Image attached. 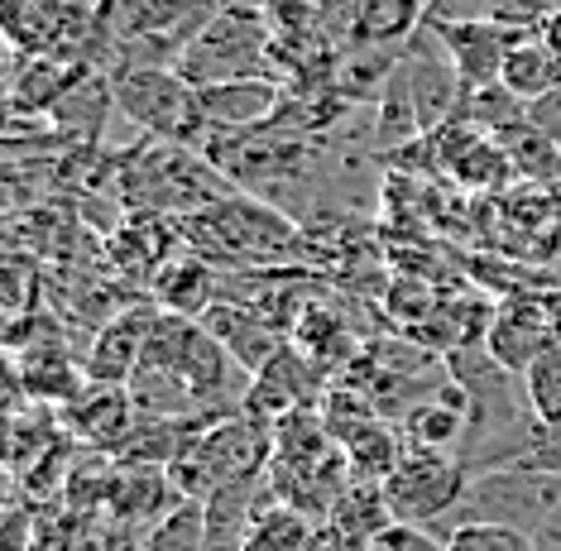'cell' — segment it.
Masks as SVG:
<instances>
[{
  "label": "cell",
  "instance_id": "6da1fadb",
  "mask_svg": "<svg viewBox=\"0 0 561 551\" xmlns=\"http://www.w3.org/2000/svg\"><path fill=\"white\" fill-rule=\"evenodd\" d=\"M254 0L226 5L193 34V44H183V58L173 62L178 72L193 87H216V82H236V77H260V68L270 62V24H260V15H250Z\"/></svg>",
  "mask_w": 561,
  "mask_h": 551
},
{
  "label": "cell",
  "instance_id": "7a4b0ae2",
  "mask_svg": "<svg viewBox=\"0 0 561 551\" xmlns=\"http://www.w3.org/2000/svg\"><path fill=\"white\" fill-rule=\"evenodd\" d=\"M111 106L139 130L173 139V145H193L197 135H207L197 87L178 68H121L111 82Z\"/></svg>",
  "mask_w": 561,
  "mask_h": 551
},
{
  "label": "cell",
  "instance_id": "3957f363",
  "mask_svg": "<svg viewBox=\"0 0 561 551\" xmlns=\"http://www.w3.org/2000/svg\"><path fill=\"white\" fill-rule=\"evenodd\" d=\"M393 523H427L451 518L461 508V498L470 494V470L461 466V456L446 451H408L399 460V470L379 484Z\"/></svg>",
  "mask_w": 561,
  "mask_h": 551
},
{
  "label": "cell",
  "instance_id": "277c9868",
  "mask_svg": "<svg viewBox=\"0 0 561 551\" xmlns=\"http://www.w3.org/2000/svg\"><path fill=\"white\" fill-rule=\"evenodd\" d=\"M552 341L557 322L552 307H547V292H504V302L490 317V331H484V351L514 375H523Z\"/></svg>",
  "mask_w": 561,
  "mask_h": 551
},
{
  "label": "cell",
  "instance_id": "5b68a950",
  "mask_svg": "<svg viewBox=\"0 0 561 551\" xmlns=\"http://www.w3.org/2000/svg\"><path fill=\"white\" fill-rule=\"evenodd\" d=\"M135 422L139 407L125 383H92V389H82L62 407V427L82 446H92V451H121L125 437L135 432Z\"/></svg>",
  "mask_w": 561,
  "mask_h": 551
},
{
  "label": "cell",
  "instance_id": "8992f818",
  "mask_svg": "<svg viewBox=\"0 0 561 551\" xmlns=\"http://www.w3.org/2000/svg\"><path fill=\"white\" fill-rule=\"evenodd\" d=\"M432 30L442 34V44H446V54H451L456 72H461L466 92H480V87L500 82L504 58L518 38V30H504L500 20H451V24H432Z\"/></svg>",
  "mask_w": 561,
  "mask_h": 551
},
{
  "label": "cell",
  "instance_id": "52a82bcc",
  "mask_svg": "<svg viewBox=\"0 0 561 551\" xmlns=\"http://www.w3.org/2000/svg\"><path fill=\"white\" fill-rule=\"evenodd\" d=\"M202 101V120L207 135H245L260 130L264 120L278 115V87L270 77H236V82H216V87H197Z\"/></svg>",
  "mask_w": 561,
  "mask_h": 551
},
{
  "label": "cell",
  "instance_id": "ba28073f",
  "mask_svg": "<svg viewBox=\"0 0 561 551\" xmlns=\"http://www.w3.org/2000/svg\"><path fill=\"white\" fill-rule=\"evenodd\" d=\"M466 422H470L466 393H461V383L451 379V369H446V379L437 383V389L403 413L408 451H446L451 456V446L466 441Z\"/></svg>",
  "mask_w": 561,
  "mask_h": 551
},
{
  "label": "cell",
  "instance_id": "9c48e42d",
  "mask_svg": "<svg viewBox=\"0 0 561 551\" xmlns=\"http://www.w3.org/2000/svg\"><path fill=\"white\" fill-rule=\"evenodd\" d=\"M159 312L163 307H135V312L116 317V322L101 331L92 360H87V375L96 383H130V375L139 369V355H145V336L159 322Z\"/></svg>",
  "mask_w": 561,
  "mask_h": 551
},
{
  "label": "cell",
  "instance_id": "30bf717a",
  "mask_svg": "<svg viewBox=\"0 0 561 551\" xmlns=\"http://www.w3.org/2000/svg\"><path fill=\"white\" fill-rule=\"evenodd\" d=\"M202 326H207L211 336L250 369V375H260V369L270 365L278 351H284L278 336H274L278 326L260 312V307H231V312H226V307H207V322H202Z\"/></svg>",
  "mask_w": 561,
  "mask_h": 551
},
{
  "label": "cell",
  "instance_id": "8fae6325",
  "mask_svg": "<svg viewBox=\"0 0 561 551\" xmlns=\"http://www.w3.org/2000/svg\"><path fill=\"white\" fill-rule=\"evenodd\" d=\"M494 139H500L514 177H523L528 187H542V192L561 187V145L547 130H538L533 120H518V125H508V130H500Z\"/></svg>",
  "mask_w": 561,
  "mask_h": 551
},
{
  "label": "cell",
  "instance_id": "7c38bea8",
  "mask_svg": "<svg viewBox=\"0 0 561 551\" xmlns=\"http://www.w3.org/2000/svg\"><path fill=\"white\" fill-rule=\"evenodd\" d=\"M341 451H346L355 480L385 484L393 470H399V460L408 456V437H403V432H393L385 417H369L365 427H355L351 437L341 441Z\"/></svg>",
  "mask_w": 561,
  "mask_h": 551
},
{
  "label": "cell",
  "instance_id": "4fadbf2b",
  "mask_svg": "<svg viewBox=\"0 0 561 551\" xmlns=\"http://www.w3.org/2000/svg\"><path fill=\"white\" fill-rule=\"evenodd\" d=\"M154 292H159V307H163V312L193 317V312H202V307H207V298H211V268L187 254V260L169 264V268H163V274L154 278Z\"/></svg>",
  "mask_w": 561,
  "mask_h": 551
},
{
  "label": "cell",
  "instance_id": "5bb4252c",
  "mask_svg": "<svg viewBox=\"0 0 561 551\" xmlns=\"http://www.w3.org/2000/svg\"><path fill=\"white\" fill-rule=\"evenodd\" d=\"M139 551H207V504L183 498L169 518L139 537Z\"/></svg>",
  "mask_w": 561,
  "mask_h": 551
},
{
  "label": "cell",
  "instance_id": "9a60e30c",
  "mask_svg": "<svg viewBox=\"0 0 561 551\" xmlns=\"http://www.w3.org/2000/svg\"><path fill=\"white\" fill-rule=\"evenodd\" d=\"M523 393L542 427H561V336L523 369Z\"/></svg>",
  "mask_w": 561,
  "mask_h": 551
},
{
  "label": "cell",
  "instance_id": "2e32d148",
  "mask_svg": "<svg viewBox=\"0 0 561 551\" xmlns=\"http://www.w3.org/2000/svg\"><path fill=\"white\" fill-rule=\"evenodd\" d=\"M456 120L476 125V130H484V135H500V130H508V125L528 120V101H518L504 82H490V87H480V92H466Z\"/></svg>",
  "mask_w": 561,
  "mask_h": 551
},
{
  "label": "cell",
  "instance_id": "e0dca14e",
  "mask_svg": "<svg viewBox=\"0 0 561 551\" xmlns=\"http://www.w3.org/2000/svg\"><path fill=\"white\" fill-rule=\"evenodd\" d=\"M446 551H538V537L504 523H461L446 532Z\"/></svg>",
  "mask_w": 561,
  "mask_h": 551
},
{
  "label": "cell",
  "instance_id": "ac0fdd59",
  "mask_svg": "<svg viewBox=\"0 0 561 551\" xmlns=\"http://www.w3.org/2000/svg\"><path fill=\"white\" fill-rule=\"evenodd\" d=\"M302 542H308V518L288 504H278L274 518H254L245 532V551H302Z\"/></svg>",
  "mask_w": 561,
  "mask_h": 551
},
{
  "label": "cell",
  "instance_id": "d6986e66",
  "mask_svg": "<svg viewBox=\"0 0 561 551\" xmlns=\"http://www.w3.org/2000/svg\"><path fill=\"white\" fill-rule=\"evenodd\" d=\"M369 551H446V537H437L432 528H417V523H389L369 542Z\"/></svg>",
  "mask_w": 561,
  "mask_h": 551
},
{
  "label": "cell",
  "instance_id": "ffe728a7",
  "mask_svg": "<svg viewBox=\"0 0 561 551\" xmlns=\"http://www.w3.org/2000/svg\"><path fill=\"white\" fill-rule=\"evenodd\" d=\"M518 470H542V475H557L561 480V427H538L533 446L514 460Z\"/></svg>",
  "mask_w": 561,
  "mask_h": 551
},
{
  "label": "cell",
  "instance_id": "44dd1931",
  "mask_svg": "<svg viewBox=\"0 0 561 551\" xmlns=\"http://www.w3.org/2000/svg\"><path fill=\"white\" fill-rule=\"evenodd\" d=\"M528 120L538 125V130H547L552 139H561V87H557V92H547L542 101H533V106H528Z\"/></svg>",
  "mask_w": 561,
  "mask_h": 551
},
{
  "label": "cell",
  "instance_id": "7402d4cb",
  "mask_svg": "<svg viewBox=\"0 0 561 551\" xmlns=\"http://www.w3.org/2000/svg\"><path fill=\"white\" fill-rule=\"evenodd\" d=\"M547 307H552V322H557V336H561V288L547 292Z\"/></svg>",
  "mask_w": 561,
  "mask_h": 551
},
{
  "label": "cell",
  "instance_id": "603a6c76",
  "mask_svg": "<svg viewBox=\"0 0 561 551\" xmlns=\"http://www.w3.org/2000/svg\"><path fill=\"white\" fill-rule=\"evenodd\" d=\"M207 551H245V547H207Z\"/></svg>",
  "mask_w": 561,
  "mask_h": 551
},
{
  "label": "cell",
  "instance_id": "cb8c5ba5",
  "mask_svg": "<svg viewBox=\"0 0 561 551\" xmlns=\"http://www.w3.org/2000/svg\"><path fill=\"white\" fill-rule=\"evenodd\" d=\"M552 5H557V0H552Z\"/></svg>",
  "mask_w": 561,
  "mask_h": 551
},
{
  "label": "cell",
  "instance_id": "d4e9b609",
  "mask_svg": "<svg viewBox=\"0 0 561 551\" xmlns=\"http://www.w3.org/2000/svg\"><path fill=\"white\" fill-rule=\"evenodd\" d=\"M557 192H561V187H557Z\"/></svg>",
  "mask_w": 561,
  "mask_h": 551
}]
</instances>
